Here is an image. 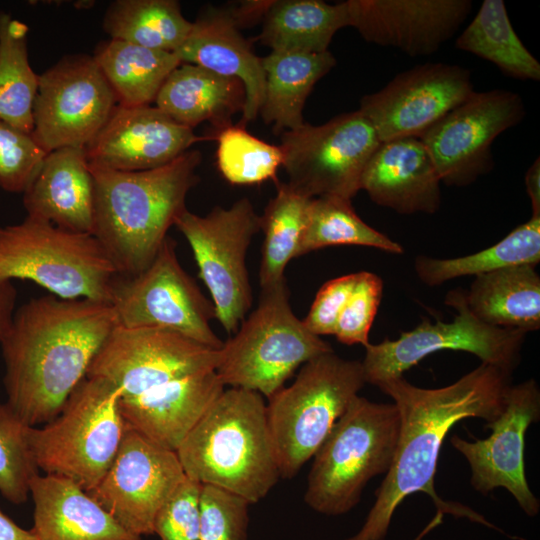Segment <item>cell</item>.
Masks as SVG:
<instances>
[{"mask_svg": "<svg viewBox=\"0 0 540 540\" xmlns=\"http://www.w3.org/2000/svg\"><path fill=\"white\" fill-rule=\"evenodd\" d=\"M512 373L481 362L454 383L440 388H421L404 376L379 383L377 387L393 399L400 417L396 453L363 526L345 540H385L396 508L416 492L427 494L443 514L497 529L469 507L439 497L434 479L449 430L466 418L494 421L504 409Z\"/></svg>", "mask_w": 540, "mask_h": 540, "instance_id": "1", "label": "cell"}, {"mask_svg": "<svg viewBox=\"0 0 540 540\" xmlns=\"http://www.w3.org/2000/svg\"><path fill=\"white\" fill-rule=\"evenodd\" d=\"M116 325L109 303L47 295L23 304L0 341L6 404L29 426L49 422Z\"/></svg>", "mask_w": 540, "mask_h": 540, "instance_id": "2", "label": "cell"}, {"mask_svg": "<svg viewBox=\"0 0 540 540\" xmlns=\"http://www.w3.org/2000/svg\"><path fill=\"white\" fill-rule=\"evenodd\" d=\"M198 150H188L170 163L142 171L90 166L94 179L93 235L120 276L144 271L167 238L168 229L187 208L188 192L199 182Z\"/></svg>", "mask_w": 540, "mask_h": 540, "instance_id": "3", "label": "cell"}, {"mask_svg": "<svg viewBox=\"0 0 540 540\" xmlns=\"http://www.w3.org/2000/svg\"><path fill=\"white\" fill-rule=\"evenodd\" d=\"M187 478L246 499L264 498L280 478L261 394L225 389L176 451Z\"/></svg>", "mask_w": 540, "mask_h": 540, "instance_id": "4", "label": "cell"}, {"mask_svg": "<svg viewBox=\"0 0 540 540\" xmlns=\"http://www.w3.org/2000/svg\"><path fill=\"white\" fill-rule=\"evenodd\" d=\"M399 431L400 417L394 403H375L356 396L313 456L306 504L329 516L351 511L360 502L366 484L391 468Z\"/></svg>", "mask_w": 540, "mask_h": 540, "instance_id": "5", "label": "cell"}, {"mask_svg": "<svg viewBox=\"0 0 540 540\" xmlns=\"http://www.w3.org/2000/svg\"><path fill=\"white\" fill-rule=\"evenodd\" d=\"M365 384L362 362L332 351L303 364L291 385L268 398L280 477L292 478L315 455Z\"/></svg>", "mask_w": 540, "mask_h": 540, "instance_id": "6", "label": "cell"}, {"mask_svg": "<svg viewBox=\"0 0 540 540\" xmlns=\"http://www.w3.org/2000/svg\"><path fill=\"white\" fill-rule=\"evenodd\" d=\"M119 276L93 234L29 216L19 224L0 227L2 280H30L59 298L110 304Z\"/></svg>", "mask_w": 540, "mask_h": 540, "instance_id": "7", "label": "cell"}, {"mask_svg": "<svg viewBox=\"0 0 540 540\" xmlns=\"http://www.w3.org/2000/svg\"><path fill=\"white\" fill-rule=\"evenodd\" d=\"M289 296L286 278L261 289L256 309L220 349L215 371L224 386L270 398L298 367L333 351L296 317Z\"/></svg>", "mask_w": 540, "mask_h": 540, "instance_id": "8", "label": "cell"}, {"mask_svg": "<svg viewBox=\"0 0 540 540\" xmlns=\"http://www.w3.org/2000/svg\"><path fill=\"white\" fill-rule=\"evenodd\" d=\"M120 397L113 383L86 376L53 419L31 428L39 470L66 478L86 492L93 489L113 462L125 431Z\"/></svg>", "mask_w": 540, "mask_h": 540, "instance_id": "9", "label": "cell"}, {"mask_svg": "<svg viewBox=\"0 0 540 540\" xmlns=\"http://www.w3.org/2000/svg\"><path fill=\"white\" fill-rule=\"evenodd\" d=\"M174 226L192 249L215 318L228 334H234L252 304L246 256L252 238L260 231V216L244 197L230 208L217 206L206 216L186 209Z\"/></svg>", "mask_w": 540, "mask_h": 540, "instance_id": "10", "label": "cell"}, {"mask_svg": "<svg viewBox=\"0 0 540 540\" xmlns=\"http://www.w3.org/2000/svg\"><path fill=\"white\" fill-rule=\"evenodd\" d=\"M445 303L456 310L452 322L422 318L413 330L402 332L395 340L369 343L362 366L366 383L377 386L417 365L430 354L443 350L463 351L487 363L514 370L527 333L487 325L469 309L465 291L455 289Z\"/></svg>", "mask_w": 540, "mask_h": 540, "instance_id": "11", "label": "cell"}, {"mask_svg": "<svg viewBox=\"0 0 540 540\" xmlns=\"http://www.w3.org/2000/svg\"><path fill=\"white\" fill-rule=\"evenodd\" d=\"M175 247L167 236L144 271L116 279L110 305L117 325L167 329L220 350L224 342L210 326L213 303L181 267Z\"/></svg>", "mask_w": 540, "mask_h": 540, "instance_id": "12", "label": "cell"}, {"mask_svg": "<svg viewBox=\"0 0 540 540\" xmlns=\"http://www.w3.org/2000/svg\"><path fill=\"white\" fill-rule=\"evenodd\" d=\"M375 129L359 111L343 113L321 125L302 124L282 133V166L288 184L308 198L335 195L352 199L380 145Z\"/></svg>", "mask_w": 540, "mask_h": 540, "instance_id": "13", "label": "cell"}, {"mask_svg": "<svg viewBox=\"0 0 540 540\" xmlns=\"http://www.w3.org/2000/svg\"><path fill=\"white\" fill-rule=\"evenodd\" d=\"M116 105L92 56H66L39 75L32 135L48 153L63 147L84 149Z\"/></svg>", "mask_w": 540, "mask_h": 540, "instance_id": "14", "label": "cell"}, {"mask_svg": "<svg viewBox=\"0 0 540 540\" xmlns=\"http://www.w3.org/2000/svg\"><path fill=\"white\" fill-rule=\"evenodd\" d=\"M220 350L177 332L151 327L116 325L86 376L103 378L121 390L122 398L192 374L216 370Z\"/></svg>", "mask_w": 540, "mask_h": 540, "instance_id": "15", "label": "cell"}, {"mask_svg": "<svg viewBox=\"0 0 540 540\" xmlns=\"http://www.w3.org/2000/svg\"><path fill=\"white\" fill-rule=\"evenodd\" d=\"M524 116L518 93L503 89L474 91L420 139L441 182L463 187L493 169L492 143Z\"/></svg>", "mask_w": 540, "mask_h": 540, "instance_id": "16", "label": "cell"}, {"mask_svg": "<svg viewBox=\"0 0 540 540\" xmlns=\"http://www.w3.org/2000/svg\"><path fill=\"white\" fill-rule=\"evenodd\" d=\"M185 478L175 451L125 426L113 462L88 493L124 527L151 535L158 511Z\"/></svg>", "mask_w": 540, "mask_h": 540, "instance_id": "17", "label": "cell"}, {"mask_svg": "<svg viewBox=\"0 0 540 540\" xmlns=\"http://www.w3.org/2000/svg\"><path fill=\"white\" fill-rule=\"evenodd\" d=\"M474 92L468 69L442 62L417 65L364 95L359 111L381 142L421 138Z\"/></svg>", "mask_w": 540, "mask_h": 540, "instance_id": "18", "label": "cell"}, {"mask_svg": "<svg viewBox=\"0 0 540 540\" xmlns=\"http://www.w3.org/2000/svg\"><path fill=\"white\" fill-rule=\"evenodd\" d=\"M540 419V389L534 379L508 388L501 414L486 423L491 434L485 439L465 440L452 436V446L467 460L472 487L487 495L497 488L512 494L523 512L534 517L540 501L531 491L524 467L525 434Z\"/></svg>", "mask_w": 540, "mask_h": 540, "instance_id": "19", "label": "cell"}, {"mask_svg": "<svg viewBox=\"0 0 540 540\" xmlns=\"http://www.w3.org/2000/svg\"><path fill=\"white\" fill-rule=\"evenodd\" d=\"M349 26L367 42L426 56L450 40L469 16L470 0H348Z\"/></svg>", "mask_w": 540, "mask_h": 540, "instance_id": "20", "label": "cell"}, {"mask_svg": "<svg viewBox=\"0 0 540 540\" xmlns=\"http://www.w3.org/2000/svg\"><path fill=\"white\" fill-rule=\"evenodd\" d=\"M201 140L156 106L117 104L84 151L90 166L142 171L170 163Z\"/></svg>", "mask_w": 540, "mask_h": 540, "instance_id": "21", "label": "cell"}, {"mask_svg": "<svg viewBox=\"0 0 540 540\" xmlns=\"http://www.w3.org/2000/svg\"><path fill=\"white\" fill-rule=\"evenodd\" d=\"M440 177L419 138L381 142L368 160L361 190L399 214H434L441 206Z\"/></svg>", "mask_w": 540, "mask_h": 540, "instance_id": "22", "label": "cell"}, {"mask_svg": "<svg viewBox=\"0 0 540 540\" xmlns=\"http://www.w3.org/2000/svg\"><path fill=\"white\" fill-rule=\"evenodd\" d=\"M224 390L215 370L204 371L172 380L136 397H120L119 408L125 426L176 452Z\"/></svg>", "mask_w": 540, "mask_h": 540, "instance_id": "23", "label": "cell"}, {"mask_svg": "<svg viewBox=\"0 0 540 540\" xmlns=\"http://www.w3.org/2000/svg\"><path fill=\"white\" fill-rule=\"evenodd\" d=\"M181 63L198 65L217 74L238 78L245 88V105L239 124L256 118L265 95L261 58L243 37L230 10L208 8L175 51Z\"/></svg>", "mask_w": 540, "mask_h": 540, "instance_id": "24", "label": "cell"}, {"mask_svg": "<svg viewBox=\"0 0 540 540\" xmlns=\"http://www.w3.org/2000/svg\"><path fill=\"white\" fill-rule=\"evenodd\" d=\"M27 216L62 229L93 234L94 179L82 148L49 152L23 193Z\"/></svg>", "mask_w": 540, "mask_h": 540, "instance_id": "25", "label": "cell"}, {"mask_svg": "<svg viewBox=\"0 0 540 540\" xmlns=\"http://www.w3.org/2000/svg\"><path fill=\"white\" fill-rule=\"evenodd\" d=\"M30 495L32 530L39 540H142L66 478L39 474L31 482Z\"/></svg>", "mask_w": 540, "mask_h": 540, "instance_id": "26", "label": "cell"}, {"mask_svg": "<svg viewBox=\"0 0 540 540\" xmlns=\"http://www.w3.org/2000/svg\"><path fill=\"white\" fill-rule=\"evenodd\" d=\"M245 99V88L238 78L181 63L163 83L155 103L183 126L193 129L207 121L219 131L232 125V117L243 111Z\"/></svg>", "mask_w": 540, "mask_h": 540, "instance_id": "27", "label": "cell"}, {"mask_svg": "<svg viewBox=\"0 0 540 540\" xmlns=\"http://www.w3.org/2000/svg\"><path fill=\"white\" fill-rule=\"evenodd\" d=\"M465 298L471 312L487 325L525 333L540 328V276L534 265L478 275Z\"/></svg>", "mask_w": 540, "mask_h": 540, "instance_id": "28", "label": "cell"}, {"mask_svg": "<svg viewBox=\"0 0 540 540\" xmlns=\"http://www.w3.org/2000/svg\"><path fill=\"white\" fill-rule=\"evenodd\" d=\"M265 72V95L259 113L275 132L304 124L303 108L318 80L335 65L331 52H271L261 58Z\"/></svg>", "mask_w": 540, "mask_h": 540, "instance_id": "29", "label": "cell"}, {"mask_svg": "<svg viewBox=\"0 0 540 540\" xmlns=\"http://www.w3.org/2000/svg\"><path fill=\"white\" fill-rule=\"evenodd\" d=\"M349 26L347 3L320 0L271 1L259 35L272 52L323 53L334 34Z\"/></svg>", "mask_w": 540, "mask_h": 540, "instance_id": "30", "label": "cell"}, {"mask_svg": "<svg viewBox=\"0 0 540 540\" xmlns=\"http://www.w3.org/2000/svg\"><path fill=\"white\" fill-rule=\"evenodd\" d=\"M92 57L117 104L126 107L150 105L170 73L181 64L175 52L114 39L99 43Z\"/></svg>", "mask_w": 540, "mask_h": 540, "instance_id": "31", "label": "cell"}, {"mask_svg": "<svg viewBox=\"0 0 540 540\" xmlns=\"http://www.w3.org/2000/svg\"><path fill=\"white\" fill-rule=\"evenodd\" d=\"M540 262V216L517 226L496 244L476 253L456 258L416 257L414 269L427 286H438L464 276H478L495 270Z\"/></svg>", "mask_w": 540, "mask_h": 540, "instance_id": "32", "label": "cell"}, {"mask_svg": "<svg viewBox=\"0 0 540 540\" xmlns=\"http://www.w3.org/2000/svg\"><path fill=\"white\" fill-rule=\"evenodd\" d=\"M455 46L493 63L509 77L540 80V64L516 34L502 0H484Z\"/></svg>", "mask_w": 540, "mask_h": 540, "instance_id": "33", "label": "cell"}, {"mask_svg": "<svg viewBox=\"0 0 540 540\" xmlns=\"http://www.w3.org/2000/svg\"><path fill=\"white\" fill-rule=\"evenodd\" d=\"M191 27L175 0H117L103 20L111 39L169 52L183 44Z\"/></svg>", "mask_w": 540, "mask_h": 540, "instance_id": "34", "label": "cell"}, {"mask_svg": "<svg viewBox=\"0 0 540 540\" xmlns=\"http://www.w3.org/2000/svg\"><path fill=\"white\" fill-rule=\"evenodd\" d=\"M27 34L25 23L0 12V120L32 133L39 75L29 63Z\"/></svg>", "mask_w": 540, "mask_h": 540, "instance_id": "35", "label": "cell"}, {"mask_svg": "<svg viewBox=\"0 0 540 540\" xmlns=\"http://www.w3.org/2000/svg\"><path fill=\"white\" fill-rule=\"evenodd\" d=\"M355 245L402 254L401 244L366 224L351 199L335 195L312 198L296 257L330 246Z\"/></svg>", "mask_w": 540, "mask_h": 540, "instance_id": "36", "label": "cell"}, {"mask_svg": "<svg viewBox=\"0 0 540 540\" xmlns=\"http://www.w3.org/2000/svg\"><path fill=\"white\" fill-rule=\"evenodd\" d=\"M276 185L275 196L260 216V230L264 233L259 270L261 289L285 279L287 264L296 258L311 201L288 183L277 181Z\"/></svg>", "mask_w": 540, "mask_h": 540, "instance_id": "37", "label": "cell"}, {"mask_svg": "<svg viewBox=\"0 0 540 540\" xmlns=\"http://www.w3.org/2000/svg\"><path fill=\"white\" fill-rule=\"evenodd\" d=\"M217 166L223 177L236 185L276 180L282 165L280 146L269 144L244 129L241 124L216 131Z\"/></svg>", "mask_w": 540, "mask_h": 540, "instance_id": "38", "label": "cell"}, {"mask_svg": "<svg viewBox=\"0 0 540 540\" xmlns=\"http://www.w3.org/2000/svg\"><path fill=\"white\" fill-rule=\"evenodd\" d=\"M32 427L0 403V493L14 504L26 501L31 482L39 475L30 442Z\"/></svg>", "mask_w": 540, "mask_h": 540, "instance_id": "39", "label": "cell"}, {"mask_svg": "<svg viewBox=\"0 0 540 540\" xmlns=\"http://www.w3.org/2000/svg\"><path fill=\"white\" fill-rule=\"evenodd\" d=\"M250 505L246 499L230 491L202 485L200 540H246Z\"/></svg>", "mask_w": 540, "mask_h": 540, "instance_id": "40", "label": "cell"}, {"mask_svg": "<svg viewBox=\"0 0 540 540\" xmlns=\"http://www.w3.org/2000/svg\"><path fill=\"white\" fill-rule=\"evenodd\" d=\"M47 154L32 133L0 120V187L3 190L24 193Z\"/></svg>", "mask_w": 540, "mask_h": 540, "instance_id": "41", "label": "cell"}, {"mask_svg": "<svg viewBox=\"0 0 540 540\" xmlns=\"http://www.w3.org/2000/svg\"><path fill=\"white\" fill-rule=\"evenodd\" d=\"M382 279L368 271L358 272L356 284L335 327L334 336L346 345L366 347L369 332L383 294Z\"/></svg>", "mask_w": 540, "mask_h": 540, "instance_id": "42", "label": "cell"}, {"mask_svg": "<svg viewBox=\"0 0 540 540\" xmlns=\"http://www.w3.org/2000/svg\"><path fill=\"white\" fill-rule=\"evenodd\" d=\"M201 487L202 484L186 477L158 511L153 534L161 540H200Z\"/></svg>", "mask_w": 540, "mask_h": 540, "instance_id": "43", "label": "cell"}, {"mask_svg": "<svg viewBox=\"0 0 540 540\" xmlns=\"http://www.w3.org/2000/svg\"><path fill=\"white\" fill-rule=\"evenodd\" d=\"M357 273L343 275L327 281L319 289L303 319L305 327L314 335H333L338 318L353 291Z\"/></svg>", "mask_w": 540, "mask_h": 540, "instance_id": "44", "label": "cell"}, {"mask_svg": "<svg viewBox=\"0 0 540 540\" xmlns=\"http://www.w3.org/2000/svg\"><path fill=\"white\" fill-rule=\"evenodd\" d=\"M17 291L10 280L0 279V341L9 331L15 313Z\"/></svg>", "mask_w": 540, "mask_h": 540, "instance_id": "45", "label": "cell"}, {"mask_svg": "<svg viewBox=\"0 0 540 540\" xmlns=\"http://www.w3.org/2000/svg\"><path fill=\"white\" fill-rule=\"evenodd\" d=\"M271 1H246L239 7L230 10L236 23L241 28L263 19Z\"/></svg>", "mask_w": 540, "mask_h": 540, "instance_id": "46", "label": "cell"}, {"mask_svg": "<svg viewBox=\"0 0 540 540\" xmlns=\"http://www.w3.org/2000/svg\"><path fill=\"white\" fill-rule=\"evenodd\" d=\"M525 186L530 198L532 215L540 216V158L532 163L525 175Z\"/></svg>", "mask_w": 540, "mask_h": 540, "instance_id": "47", "label": "cell"}, {"mask_svg": "<svg viewBox=\"0 0 540 540\" xmlns=\"http://www.w3.org/2000/svg\"><path fill=\"white\" fill-rule=\"evenodd\" d=\"M0 540H39L33 530H25L0 510Z\"/></svg>", "mask_w": 540, "mask_h": 540, "instance_id": "48", "label": "cell"}, {"mask_svg": "<svg viewBox=\"0 0 540 540\" xmlns=\"http://www.w3.org/2000/svg\"><path fill=\"white\" fill-rule=\"evenodd\" d=\"M443 515L444 514L442 512L437 511V513L431 519V521L424 527V529L413 540H422L429 532H431L434 528L439 526L442 523Z\"/></svg>", "mask_w": 540, "mask_h": 540, "instance_id": "49", "label": "cell"}]
</instances>
